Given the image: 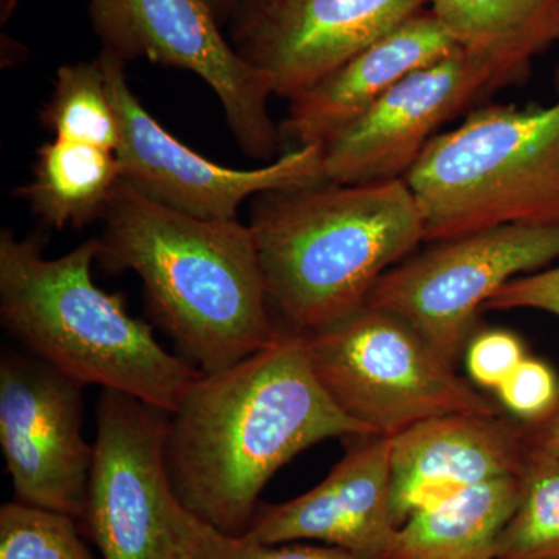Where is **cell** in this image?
<instances>
[{
    "mask_svg": "<svg viewBox=\"0 0 559 559\" xmlns=\"http://www.w3.org/2000/svg\"><path fill=\"white\" fill-rule=\"evenodd\" d=\"M366 436L378 433L331 400L304 336L282 330L270 347L191 385L170 414L168 476L183 509L241 538L282 466L320 441Z\"/></svg>",
    "mask_w": 559,
    "mask_h": 559,
    "instance_id": "6da1fadb",
    "label": "cell"
},
{
    "mask_svg": "<svg viewBox=\"0 0 559 559\" xmlns=\"http://www.w3.org/2000/svg\"><path fill=\"white\" fill-rule=\"evenodd\" d=\"M103 69L121 123L117 150L121 180L148 200L194 218L234 221L242 202L266 191L326 180L322 146L286 151L255 170H234L205 159L154 119L128 86L124 64L102 50Z\"/></svg>",
    "mask_w": 559,
    "mask_h": 559,
    "instance_id": "30bf717a",
    "label": "cell"
},
{
    "mask_svg": "<svg viewBox=\"0 0 559 559\" xmlns=\"http://www.w3.org/2000/svg\"><path fill=\"white\" fill-rule=\"evenodd\" d=\"M190 559H360L340 547L307 544H252L223 535L194 518Z\"/></svg>",
    "mask_w": 559,
    "mask_h": 559,
    "instance_id": "603a6c76",
    "label": "cell"
},
{
    "mask_svg": "<svg viewBox=\"0 0 559 559\" xmlns=\"http://www.w3.org/2000/svg\"><path fill=\"white\" fill-rule=\"evenodd\" d=\"M83 389L35 355L5 348L0 356V447L14 500L76 521L94 460Z\"/></svg>",
    "mask_w": 559,
    "mask_h": 559,
    "instance_id": "8fae6325",
    "label": "cell"
},
{
    "mask_svg": "<svg viewBox=\"0 0 559 559\" xmlns=\"http://www.w3.org/2000/svg\"><path fill=\"white\" fill-rule=\"evenodd\" d=\"M170 414L103 389L81 532L102 559H190L194 516L167 468Z\"/></svg>",
    "mask_w": 559,
    "mask_h": 559,
    "instance_id": "52a82bcc",
    "label": "cell"
},
{
    "mask_svg": "<svg viewBox=\"0 0 559 559\" xmlns=\"http://www.w3.org/2000/svg\"><path fill=\"white\" fill-rule=\"evenodd\" d=\"M120 180L114 151L55 139L40 146L33 180L16 194L47 227L83 229L103 219Z\"/></svg>",
    "mask_w": 559,
    "mask_h": 559,
    "instance_id": "d6986e66",
    "label": "cell"
},
{
    "mask_svg": "<svg viewBox=\"0 0 559 559\" xmlns=\"http://www.w3.org/2000/svg\"><path fill=\"white\" fill-rule=\"evenodd\" d=\"M40 121L55 139L117 153L121 143L120 117L100 58L58 70L53 94L40 112Z\"/></svg>",
    "mask_w": 559,
    "mask_h": 559,
    "instance_id": "ffe728a7",
    "label": "cell"
},
{
    "mask_svg": "<svg viewBox=\"0 0 559 559\" xmlns=\"http://www.w3.org/2000/svg\"><path fill=\"white\" fill-rule=\"evenodd\" d=\"M511 83L495 62L463 49L415 70L322 145L326 180L406 178L444 123Z\"/></svg>",
    "mask_w": 559,
    "mask_h": 559,
    "instance_id": "7c38bea8",
    "label": "cell"
},
{
    "mask_svg": "<svg viewBox=\"0 0 559 559\" xmlns=\"http://www.w3.org/2000/svg\"><path fill=\"white\" fill-rule=\"evenodd\" d=\"M355 443L310 491L260 506L242 540H319L360 559H384L399 528L392 503V437H353Z\"/></svg>",
    "mask_w": 559,
    "mask_h": 559,
    "instance_id": "5bb4252c",
    "label": "cell"
},
{
    "mask_svg": "<svg viewBox=\"0 0 559 559\" xmlns=\"http://www.w3.org/2000/svg\"><path fill=\"white\" fill-rule=\"evenodd\" d=\"M484 310H536L559 318V264L511 280L487 301Z\"/></svg>",
    "mask_w": 559,
    "mask_h": 559,
    "instance_id": "484cf974",
    "label": "cell"
},
{
    "mask_svg": "<svg viewBox=\"0 0 559 559\" xmlns=\"http://www.w3.org/2000/svg\"><path fill=\"white\" fill-rule=\"evenodd\" d=\"M520 476L500 477L407 518L384 559H496L500 533L520 502Z\"/></svg>",
    "mask_w": 559,
    "mask_h": 559,
    "instance_id": "e0dca14e",
    "label": "cell"
},
{
    "mask_svg": "<svg viewBox=\"0 0 559 559\" xmlns=\"http://www.w3.org/2000/svg\"><path fill=\"white\" fill-rule=\"evenodd\" d=\"M459 49L457 40L432 11H418L290 98L280 124L283 143L293 145L290 150L325 145L401 80Z\"/></svg>",
    "mask_w": 559,
    "mask_h": 559,
    "instance_id": "2e32d148",
    "label": "cell"
},
{
    "mask_svg": "<svg viewBox=\"0 0 559 559\" xmlns=\"http://www.w3.org/2000/svg\"><path fill=\"white\" fill-rule=\"evenodd\" d=\"M68 514L11 500L0 509V559H98Z\"/></svg>",
    "mask_w": 559,
    "mask_h": 559,
    "instance_id": "7402d4cb",
    "label": "cell"
},
{
    "mask_svg": "<svg viewBox=\"0 0 559 559\" xmlns=\"http://www.w3.org/2000/svg\"><path fill=\"white\" fill-rule=\"evenodd\" d=\"M249 227L272 316L300 336L364 307L382 275L425 242L404 179L266 191Z\"/></svg>",
    "mask_w": 559,
    "mask_h": 559,
    "instance_id": "3957f363",
    "label": "cell"
},
{
    "mask_svg": "<svg viewBox=\"0 0 559 559\" xmlns=\"http://www.w3.org/2000/svg\"><path fill=\"white\" fill-rule=\"evenodd\" d=\"M525 433L528 450L559 457V401L549 417L525 425Z\"/></svg>",
    "mask_w": 559,
    "mask_h": 559,
    "instance_id": "4316f807",
    "label": "cell"
},
{
    "mask_svg": "<svg viewBox=\"0 0 559 559\" xmlns=\"http://www.w3.org/2000/svg\"><path fill=\"white\" fill-rule=\"evenodd\" d=\"M98 261L142 282L151 319L202 373L241 362L278 340L249 224L194 218L120 180Z\"/></svg>",
    "mask_w": 559,
    "mask_h": 559,
    "instance_id": "7a4b0ae2",
    "label": "cell"
},
{
    "mask_svg": "<svg viewBox=\"0 0 559 559\" xmlns=\"http://www.w3.org/2000/svg\"><path fill=\"white\" fill-rule=\"evenodd\" d=\"M404 182L425 242L509 226H559V69L547 106L489 105L440 132Z\"/></svg>",
    "mask_w": 559,
    "mask_h": 559,
    "instance_id": "5b68a950",
    "label": "cell"
},
{
    "mask_svg": "<svg viewBox=\"0 0 559 559\" xmlns=\"http://www.w3.org/2000/svg\"><path fill=\"white\" fill-rule=\"evenodd\" d=\"M90 17L102 50L121 61L143 58L200 76L248 156L271 160L282 148L270 114L272 81L224 38L207 0H91Z\"/></svg>",
    "mask_w": 559,
    "mask_h": 559,
    "instance_id": "9c48e42d",
    "label": "cell"
},
{
    "mask_svg": "<svg viewBox=\"0 0 559 559\" xmlns=\"http://www.w3.org/2000/svg\"><path fill=\"white\" fill-rule=\"evenodd\" d=\"M520 479V502L496 559H559V457L528 450Z\"/></svg>",
    "mask_w": 559,
    "mask_h": 559,
    "instance_id": "44dd1931",
    "label": "cell"
},
{
    "mask_svg": "<svg viewBox=\"0 0 559 559\" xmlns=\"http://www.w3.org/2000/svg\"><path fill=\"white\" fill-rule=\"evenodd\" d=\"M496 393L503 409L532 425L549 417L557 407L559 384L547 364L525 358Z\"/></svg>",
    "mask_w": 559,
    "mask_h": 559,
    "instance_id": "cb8c5ba5",
    "label": "cell"
},
{
    "mask_svg": "<svg viewBox=\"0 0 559 559\" xmlns=\"http://www.w3.org/2000/svg\"><path fill=\"white\" fill-rule=\"evenodd\" d=\"M428 0H241L230 17L234 49L266 73L274 94L307 91Z\"/></svg>",
    "mask_w": 559,
    "mask_h": 559,
    "instance_id": "4fadbf2b",
    "label": "cell"
},
{
    "mask_svg": "<svg viewBox=\"0 0 559 559\" xmlns=\"http://www.w3.org/2000/svg\"><path fill=\"white\" fill-rule=\"evenodd\" d=\"M525 359L524 345L510 331L491 330L469 342L466 353L471 380L484 389L498 390Z\"/></svg>",
    "mask_w": 559,
    "mask_h": 559,
    "instance_id": "d4e9b609",
    "label": "cell"
},
{
    "mask_svg": "<svg viewBox=\"0 0 559 559\" xmlns=\"http://www.w3.org/2000/svg\"><path fill=\"white\" fill-rule=\"evenodd\" d=\"M304 342L331 400L380 436L443 415L503 414L411 323L381 308L364 305Z\"/></svg>",
    "mask_w": 559,
    "mask_h": 559,
    "instance_id": "8992f818",
    "label": "cell"
},
{
    "mask_svg": "<svg viewBox=\"0 0 559 559\" xmlns=\"http://www.w3.org/2000/svg\"><path fill=\"white\" fill-rule=\"evenodd\" d=\"M460 49L499 66L513 83L559 44V0H428Z\"/></svg>",
    "mask_w": 559,
    "mask_h": 559,
    "instance_id": "ac0fdd59",
    "label": "cell"
},
{
    "mask_svg": "<svg viewBox=\"0 0 559 559\" xmlns=\"http://www.w3.org/2000/svg\"><path fill=\"white\" fill-rule=\"evenodd\" d=\"M559 260V226L509 224L430 242L385 272L366 305L411 323L457 364L477 316L511 280Z\"/></svg>",
    "mask_w": 559,
    "mask_h": 559,
    "instance_id": "ba28073f",
    "label": "cell"
},
{
    "mask_svg": "<svg viewBox=\"0 0 559 559\" xmlns=\"http://www.w3.org/2000/svg\"><path fill=\"white\" fill-rule=\"evenodd\" d=\"M91 238L47 259L35 238L0 235V323L32 355L81 385H100L173 414L202 377L165 349L123 296L95 285Z\"/></svg>",
    "mask_w": 559,
    "mask_h": 559,
    "instance_id": "277c9868",
    "label": "cell"
},
{
    "mask_svg": "<svg viewBox=\"0 0 559 559\" xmlns=\"http://www.w3.org/2000/svg\"><path fill=\"white\" fill-rule=\"evenodd\" d=\"M207 3L223 27L224 24H229L230 17L234 16L241 0H207Z\"/></svg>",
    "mask_w": 559,
    "mask_h": 559,
    "instance_id": "83f0119b",
    "label": "cell"
},
{
    "mask_svg": "<svg viewBox=\"0 0 559 559\" xmlns=\"http://www.w3.org/2000/svg\"><path fill=\"white\" fill-rule=\"evenodd\" d=\"M525 425L506 414L426 419L392 437V503L407 518L463 489L520 476L527 457Z\"/></svg>",
    "mask_w": 559,
    "mask_h": 559,
    "instance_id": "9a60e30c",
    "label": "cell"
}]
</instances>
